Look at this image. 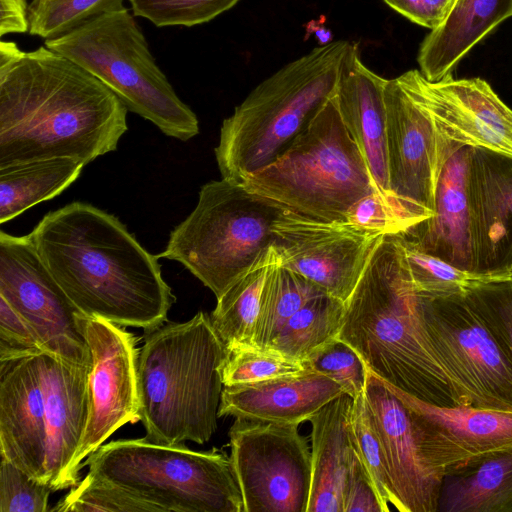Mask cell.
Segmentation results:
<instances>
[{
    "instance_id": "6da1fadb",
    "label": "cell",
    "mask_w": 512,
    "mask_h": 512,
    "mask_svg": "<svg viewBox=\"0 0 512 512\" xmlns=\"http://www.w3.org/2000/svg\"><path fill=\"white\" fill-rule=\"evenodd\" d=\"M128 109L90 72L47 47L0 43V167L116 150Z\"/></svg>"
},
{
    "instance_id": "7a4b0ae2",
    "label": "cell",
    "mask_w": 512,
    "mask_h": 512,
    "mask_svg": "<svg viewBox=\"0 0 512 512\" xmlns=\"http://www.w3.org/2000/svg\"><path fill=\"white\" fill-rule=\"evenodd\" d=\"M53 278L86 317L145 330L166 320L174 301L157 255L118 218L83 202L46 214L29 234Z\"/></svg>"
},
{
    "instance_id": "3957f363",
    "label": "cell",
    "mask_w": 512,
    "mask_h": 512,
    "mask_svg": "<svg viewBox=\"0 0 512 512\" xmlns=\"http://www.w3.org/2000/svg\"><path fill=\"white\" fill-rule=\"evenodd\" d=\"M337 338L382 381L429 404L463 406L451 379L423 344L417 291L397 234L385 235L375 249L345 302Z\"/></svg>"
},
{
    "instance_id": "277c9868",
    "label": "cell",
    "mask_w": 512,
    "mask_h": 512,
    "mask_svg": "<svg viewBox=\"0 0 512 512\" xmlns=\"http://www.w3.org/2000/svg\"><path fill=\"white\" fill-rule=\"evenodd\" d=\"M226 347L210 315L146 330L138 351L139 417L145 439L208 442L217 429Z\"/></svg>"
},
{
    "instance_id": "5b68a950",
    "label": "cell",
    "mask_w": 512,
    "mask_h": 512,
    "mask_svg": "<svg viewBox=\"0 0 512 512\" xmlns=\"http://www.w3.org/2000/svg\"><path fill=\"white\" fill-rule=\"evenodd\" d=\"M353 45L336 40L316 47L248 94L220 129L214 152L222 178L241 182L293 143L335 94Z\"/></svg>"
},
{
    "instance_id": "8992f818",
    "label": "cell",
    "mask_w": 512,
    "mask_h": 512,
    "mask_svg": "<svg viewBox=\"0 0 512 512\" xmlns=\"http://www.w3.org/2000/svg\"><path fill=\"white\" fill-rule=\"evenodd\" d=\"M240 183L283 210L322 221H346L355 202L378 191L334 95L279 157Z\"/></svg>"
},
{
    "instance_id": "52a82bcc",
    "label": "cell",
    "mask_w": 512,
    "mask_h": 512,
    "mask_svg": "<svg viewBox=\"0 0 512 512\" xmlns=\"http://www.w3.org/2000/svg\"><path fill=\"white\" fill-rule=\"evenodd\" d=\"M45 47L72 60L104 83L126 108L165 135L187 141L199 120L158 67L134 17L125 8L92 18L45 41Z\"/></svg>"
},
{
    "instance_id": "ba28073f",
    "label": "cell",
    "mask_w": 512,
    "mask_h": 512,
    "mask_svg": "<svg viewBox=\"0 0 512 512\" xmlns=\"http://www.w3.org/2000/svg\"><path fill=\"white\" fill-rule=\"evenodd\" d=\"M85 465L160 511L244 512L231 459L215 448L194 451L145 438L122 439L101 445Z\"/></svg>"
},
{
    "instance_id": "9c48e42d",
    "label": "cell",
    "mask_w": 512,
    "mask_h": 512,
    "mask_svg": "<svg viewBox=\"0 0 512 512\" xmlns=\"http://www.w3.org/2000/svg\"><path fill=\"white\" fill-rule=\"evenodd\" d=\"M281 211L240 182L212 180L157 257L181 263L217 299L272 246V225Z\"/></svg>"
},
{
    "instance_id": "30bf717a",
    "label": "cell",
    "mask_w": 512,
    "mask_h": 512,
    "mask_svg": "<svg viewBox=\"0 0 512 512\" xmlns=\"http://www.w3.org/2000/svg\"><path fill=\"white\" fill-rule=\"evenodd\" d=\"M417 314L423 344L451 379L462 405L512 412V366L463 291H417Z\"/></svg>"
},
{
    "instance_id": "8fae6325",
    "label": "cell",
    "mask_w": 512,
    "mask_h": 512,
    "mask_svg": "<svg viewBox=\"0 0 512 512\" xmlns=\"http://www.w3.org/2000/svg\"><path fill=\"white\" fill-rule=\"evenodd\" d=\"M229 437L244 512H306L311 449L299 424L236 418Z\"/></svg>"
},
{
    "instance_id": "7c38bea8",
    "label": "cell",
    "mask_w": 512,
    "mask_h": 512,
    "mask_svg": "<svg viewBox=\"0 0 512 512\" xmlns=\"http://www.w3.org/2000/svg\"><path fill=\"white\" fill-rule=\"evenodd\" d=\"M384 101L390 197L408 231L434 215L443 168L458 144L439 132L397 77L387 79Z\"/></svg>"
},
{
    "instance_id": "4fadbf2b",
    "label": "cell",
    "mask_w": 512,
    "mask_h": 512,
    "mask_svg": "<svg viewBox=\"0 0 512 512\" xmlns=\"http://www.w3.org/2000/svg\"><path fill=\"white\" fill-rule=\"evenodd\" d=\"M0 297L29 324L42 349L91 365L84 316L46 268L28 235L0 232Z\"/></svg>"
},
{
    "instance_id": "5bb4252c",
    "label": "cell",
    "mask_w": 512,
    "mask_h": 512,
    "mask_svg": "<svg viewBox=\"0 0 512 512\" xmlns=\"http://www.w3.org/2000/svg\"><path fill=\"white\" fill-rule=\"evenodd\" d=\"M280 265L346 302L385 234L348 221H322L283 210L273 222Z\"/></svg>"
},
{
    "instance_id": "9a60e30c",
    "label": "cell",
    "mask_w": 512,
    "mask_h": 512,
    "mask_svg": "<svg viewBox=\"0 0 512 512\" xmlns=\"http://www.w3.org/2000/svg\"><path fill=\"white\" fill-rule=\"evenodd\" d=\"M84 334L91 353L88 417L71 465L75 486L83 461L115 431L140 421L135 337L98 317H86Z\"/></svg>"
},
{
    "instance_id": "2e32d148",
    "label": "cell",
    "mask_w": 512,
    "mask_h": 512,
    "mask_svg": "<svg viewBox=\"0 0 512 512\" xmlns=\"http://www.w3.org/2000/svg\"><path fill=\"white\" fill-rule=\"evenodd\" d=\"M449 141L512 155V109L479 77L428 81L419 70L397 77Z\"/></svg>"
},
{
    "instance_id": "e0dca14e",
    "label": "cell",
    "mask_w": 512,
    "mask_h": 512,
    "mask_svg": "<svg viewBox=\"0 0 512 512\" xmlns=\"http://www.w3.org/2000/svg\"><path fill=\"white\" fill-rule=\"evenodd\" d=\"M365 397L382 441L400 512H437L443 475L431 468L412 411L368 370Z\"/></svg>"
},
{
    "instance_id": "ac0fdd59",
    "label": "cell",
    "mask_w": 512,
    "mask_h": 512,
    "mask_svg": "<svg viewBox=\"0 0 512 512\" xmlns=\"http://www.w3.org/2000/svg\"><path fill=\"white\" fill-rule=\"evenodd\" d=\"M384 383L412 411L424 458L442 475L448 468L512 443L510 411L440 407Z\"/></svg>"
},
{
    "instance_id": "d6986e66",
    "label": "cell",
    "mask_w": 512,
    "mask_h": 512,
    "mask_svg": "<svg viewBox=\"0 0 512 512\" xmlns=\"http://www.w3.org/2000/svg\"><path fill=\"white\" fill-rule=\"evenodd\" d=\"M467 190L475 274L509 276L512 265V155L471 147Z\"/></svg>"
},
{
    "instance_id": "ffe728a7",
    "label": "cell",
    "mask_w": 512,
    "mask_h": 512,
    "mask_svg": "<svg viewBox=\"0 0 512 512\" xmlns=\"http://www.w3.org/2000/svg\"><path fill=\"white\" fill-rule=\"evenodd\" d=\"M40 353L0 361V454L47 484Z\"/></svg>"
},
{
    "instance_id": "44dd1931",
    "label": "cell",
    "mask_w": 512,
    "mask_h": 512,
    "mask_svg": "<svg viewBox=\"0 0 512 512\" xmlns=\"http://www.w3.org/2000/svg\"><path fill=\"white\" fill-rule=\"evenodd\" d=\"M46 410V483L53 491L74 487L71 465L88 417L90 366L40 353Z\"/></svg>"
},
{
    "instance_id": "7402d4cb",
    "label": "cell",
    "mask_w": 512,
    "mask_h": 512,
    "mask_svg": "<svg viewBox=\"0 0 512 512\" xmlns=\"http://www.w3.org/2000/svg\"><path fill=\"white\" fill-rule=\"evenodd\" d=\"M470 150V146L458 144L447 160L437 187L434 215L399 235L417 249L475 274L467 190Z\"/></svg>"
},
{
    "instance_id": "603a6c76",
    "label": "cell",
    "mask_w": 512,
    "mask_h": 512,
    "mask_svg": "<svg viewBox=\"0 0 512 512\" xmlns=\"http://www.w3.org/2000/svg\"><path fill=\"white\" fill-rule=\"evenodd\" d=\"M343 393L335 381L306 368L295 374L224 386L218 416L301 424Z\"/></svg>"
},
{
    "instance_id": "cb8c5ba5",
    "label": "cell",
    "mask_w": 512,
    "mask_h": 512,
    "mask_svg": "<svg viewBox=\"0 0 512 512\" xmlns=\"http://www.w3.org/2000/svg\"><path fill=\"white\" fill-rule=\"evenodd\" d=\"M359 56L358 46L354 44L343 66L334 98L377 190L391 200L384 101L387 79L366 67Z\"/></svg>"
},
{
    "instance_id": "d4e9b609",
    "label": "cell",
    "mask_w": 512,
    "mask_h": 512,
    "mask_svg": "<svg viewBox=\"0 0 512 512\" xmlns=\"http://www.w3.org/2000/svg\"><path fill=\"white\" fill-rule=\"evenodd\" d=\"M512 17V0H456L445 20L425 36L417 62L431 82L448 75L502 22Z\"/></svg>"
},
{
    "instance_id": "484cf974",
    "label": "cell",
    "mask_w": 512,
    "mask_h": 512,
    "mask_svg": "<svg viewBox=\"0 0 512 512\" xmlns=\"http://www.w3.org/2000/svg\"><path fill=\"white\" fill-rule=\"evenodd\" d=\"M352 401L343 393L309 420L312 479L306 512H343V491L352 450Z\"/></svg>"
},
{
    "instance_id": "4316f807",
    "label": "cell",
    "mask_w": 512,
    "mask_h": 512,
    "mask_svg": "<svg viewBox=\"0 0 512 512\" xmlns=\"http://www.w3.org/2000/svg\"><path fill=\"white\" fill-rule=\"evenodd\" d=\"M437 512H512V443L446 469Z\"/></svg>"
},
{
    "instance_id": "83f0119b",
    "label": "cell",
    "mask_w": 512,
    "mask_h": 512,
    "mask_svg": "<svg viewBox=\"0 0 512 512\" xmlns=\"http://www.w3.org/2000/svg\"><path fill=\"white\" fill-rule=\"evenodd\" d=\"M84 166L73 157H53L0 167V223L59 195Z\"/></svg>"
},
{
    "instance_id": "f1b7e54d",
    "label": "cell",
    "mask_w": 512,
    "mask_h": 512,
    "mask_svg": "<svg viewBox=\"0 0 512 512\" xmlns=\"http://www.w3.org/2000/svg\"><path fill=\"white\" fill-rule=\"evenodd\" d=\"M279 257L273 246L219 298L210 315L212 325L226 348L254 346L253 339L267 278Z\"/></svg>"
},
{
    "instance_id": "f546056e",
    "label": "cell",
    "mask_w": 512,
    "mask_h": 512,
    "mask_svg": "<svg viewBox=\"0 0 512 512\" xmlns=\"http://www.w3.org/2000/svg\"><path fill=\"white\" fill-rule=\"evenodd\" d=\"M344 313L345 302L327 293L319 294L288 319L266 348L303 362L338 337Z\"/></svg>"
},
{
    "instance_id": "4dcf8cb0",
    "label": "cell",
    "mask_w": 512,
    "mask_h": 512,
    "mask_svg": "<svg viewBox=\"0 0 512 512\" xmlns=\"http://www.w3.org/2000/svg\"><path fill=\"white\" fill-rule=\"evenodd\" d=\"M322 293L325 292L321 288L283 267L279 261L263 290L253 345L266 348L292 315Z\"/></svg>"
},
{
    "instance_id": "1f68e13d",
    "label": "cell",
    "mask_w": 512,
    "mask_h": 512,
    "mask_svg": "<svg viewBox=\"0 0 512 512\" xmlns=\"http://www.w3.org/2000/svg\"><path fill=\"white\" fill-rule=\"evenodd\" d=\"M463 296L512 366V276L472 281Z\"/></svg>"
},
{
    "instance_id": "d6a6232c",
    "label": "cell",
    "mask_w": 512,
    "mask_h": 512,
    "mask_svg": "<svg viewBox=\"0 0 512 512\" xmlns=\"http://www.w3.org/2000/svg\"><path fill=\"white\" fill-rule=\"evenodd\" d=\"M350 436L386 512L389 504L399 511L400 504L392 482L384 447L368 407L365 392L352 401Z\"/></svg>"
},
{
    "instance_id": "836d02e7",
    "label": "cell",
    "mask_w": 512,
    "mask_h": 512,
    "mask_svg": "<svg viewBox=\"0 0 512 512\" xmlns=\"http://www.w3.org/2000/svg\"><path fill=\"white\" fill-rule=\"evenodd\" d=\"M124 0H33L29 33L46 40L60 37L102 14L125 9Z\"/></svg>"
},
{
    "instance_id": "e575fe53",
    "label": "cell",
    "mask_w": 512,
    "mask_h": 512,
    "mask_svg": "<svg viewBox=\"0 0 512 512\" xmlns=\"http://www.w3.org/2000/svg\"><path fill=\"white\" fill-rule=\"evenodd\" d=\"M306 370L302 361L255 346L226 348L221 367L224 386L253 383Z\"/></svg>"
},
{
    "instance_id": "d590c367",
    "label": "cell",
    "mask_w": 512,
    "mask_h": 512,
    "mask_svg": "<svg viewBox=\"0 0 512 512\" xmlns=\"http://www.w3.org/2000/svg\"><path fill=\"white\" fill-rule=\"evenodd\" d=\"M57 512H138L160 511L132 493L89 473L51 509Z\"/></svg>"
},
{
    "instance_id": "8d00e7d4",
    "label": "cell",
    "mask_w": 512,
    "mask_h": 512,
    "mask_svg": "<svg viewBox=\"0 0 512 512\" xmlns=\"http://www.w3.org/2000/svg\"><path fill=\"white\" fill-rule=\"evenodd\" d=\"M406 265L415 289L427 295H447L463 291L472 281L487 278L459 269L454 265L425 253L399 234Z\"/></svg>"
},
{
    "instance_id": "74e56055",
    "label": "cell",
    "mask_w": 512,
    "mask_h": 512,
    "mask_svg": "<svg viewBox=\"0 0 512 512\" xmlns=\"http://www.w3.org/2000/svg\"><path fill=\"white\" fill-rule=\"evenodd\" d=\"M303 363L306 368L335 381L352 399L365 392L367 366L360 355L339 338L319 347Z\"/></svg>"
},
{
    "instance_id": "f35d334b",
    "label": "cell",
    "mask_w": 512,
    "mask_h": 512,
    "mask_svg": "<svg viewBox=\"0 0 512 512\" xmlns=\"http://www.w3.org/2000/svg\"><path fill=\"white\" fill-rule=\"evenodd\" d=\"M239 0H130L134 15L157 27L206 23L232 8Z\"/></svg>"
},
{
    "instance_id": "ab89813d",
    "label": "cell",
    "mask_w": 512,
    "mask_h": 512,
    "mask_svg": "<svg viewBox=\"0 0 512 512\" xmlns=\"http://www.w3.org/2000/svg\"><path fill=\"white\" fill-rule=\"evenodd\" d=\"M49 485L37 480L1 454L0 512H47Z\"/></svg>"
},
{
    "instance_id": "60d3db41",
    "label": "cell",
    "mask_w": 512,
    "mask_h": 512,
    "mask_svg": "<svg viewBox=\"0 0 512 512\" xmlns=\"http://www.w3.org/2000/svg\"><path fill=\"white\" fill-rule=\"evenodd\" d=\"M346 221L387 234H401L408 227L391 200L375 191L355 202L346 213Z\"/></svg>"
},
{
    "instance_id": "b9f144b4",
    "label": "cell",
    "mask_w": 512,
    "mask_h": 512,
    "mask_svg": "<svg viewBox=\"0 0 512 512\" xmlns=\"http://www.w3.org/2000/svg\"><path fill=\"white\" fill-rule=\"evenodd\" d=\"M44 352L29 324L0 297V361Z\"/></svg>"
},
{
    "instance_id": "7bdbcfd3",
    "label": "cell",
    "mask_w": 512,
    "mask_h": 512,
    "mask_svg": "<svg viewBox=\"0 0 512 512\" xmlns=\"http://www.w3.org/2000/svg\"><path fill=\"white\" fill-rule=\"evenodd\" d=\"M352 511L386 512L353 444L343 491V512Z\"/></svg>"
},
{
    "instance_id": "ee69618b",
    "label": "cell",
    "mask_w": 512,
    "mask_h": 512,
    "mask_svg": "<svg viewBox=\"0 0 512 512\" xmlns=\"http://www.w3.org/2000/svg\"><path fill=\"white\" fill-rule=\"evenodd\" d=\"M411 22L430 30L447 17L456 0H383Z\"/></svg>"
},
{
    "instance_id": "f6af8a7d",
    "label": "cell",
    "mask_w": 512,
    "mask_h": 512,
    "mask_svg": "<svg viewBox=\"0 0 512 512\" xmlns=\"http://www.w3.org/2000/svg\"><path fill=\"white\" fill-rule=\"evenodd\" d=\"M26 0H0V36L29 31Z\"/></svg>"
},
{
    "instance_id": "bcb514c9",
    "label": "cell",
    "mask_w": 512,
    "mask_h": 512,
    "mask_svg": "<svg viewBox=\"0 0 512 512\" xmlns=\"http://www.w3.org/2000/svg\"><path fill=\"white\" fill-rule=\"evenodd\" d=\"M306 32L308 35L313 34L319 41L320 46L332 42V33L327 29L322 22L312 20L306 25Z\"/></svg>"
},
{
    "instance_id": "7dc6e473",
    "label": "cell",
    "mask_w": 512,
    "mask_h": 512,
    "mask_svg": "<svg viewBox=\"0 0 512 512\" xmlns=\"http://www.w3.org/2000/svg\"><path fill=\"white\" fill-rule=\"evenodd\" d=\"M509 276H512V265H511V268H510V271H509Z\"/></svg>"
}]
</instances>
